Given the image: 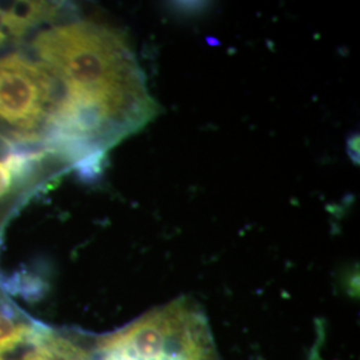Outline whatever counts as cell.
I'll use <instances>...</instances> for the list:
<instances>
[{
	"mask_svg": "<svg viewBox=\"0 0 360 360\" xmlns=\"http://www.w3.org/2000/svg\"><path fill=\"white\" fill-rule=\"evenodd\" d=\"M91 354L92 360H221L205 311L190 297L92 336Z\"/></svg>",
	"mask_w": 360,
	"mask_h": 360,
	"instance_id": "2",
	"label": "cell"
},
{
	"mask_svg": "<svg viewBox=\"0 0 360 360\" xmlns=\"http://www.w3.org/2000/svg\"><path fill=\"white\" fill-rule=\"evenodd\" d=\"M63 96L62 83L47 65L19 53L1 58L0 136L8 142L16 131L41 135L47 119Z\"/></svg>",
	"mask_w": 360,
	"mask_h": 360,
	"instance_id": "3",
	"label": "cell"
},
{
	"mask_svg": "<svg viewBox=\"0 0 360 360\" xmlns=\"http://www.w3.org/2000/svg\"><path fill=\"white\" fill-rule=\"evenodd\" d=\"M32 47L68 99L102 110L129 131L151 112L141 71L115 31L74 22L40 32Z\"/></svg>",
	"mask_w": 360,
	"mask_h": 360,
	"instance_id": "1",
	"label": "cell"
},
{
	"mask_svg": "<svg viewBox=\"0 0 360 360\" xmlns=\"http://www.w3.org/2000/svg\"><path fill=\"white\" fill-rule=\"evenodd\" d=\"M7 37H8V32H7V28H6L4 13H3V10L0 7V46L7 40Z\"/></svg>",
	"mask_w": 360,
	"mask_h": 360,
	"instance_id": "6",
	"label": "cell"
},
{
	"mask_svg": "<svg viewBox=\"0 0 360 360\" xmlns=\"http://www.w3.org/2000/svg\"><path fill=\"white\" fill-rule=\"evenodd\" d=\"M62 6L52 1H13L1 8L8 35L22 38L28 30L53 19Z\"/></svg>",
	"mask_w": 360,
	"mask_h": 360,
	"instance_id": "4",
	"label": "cell"
},
{
	"mask_svg": "<svg viewBox=\"0 0 360 360\" xmlns=\"http://www.w3.org/2000/svg\"><path fill=\"white\" fill-rule=\"evenodd\" d=\"M11 186H13V176H11L8 168L0 162V198L4 196L6 193H8V191L11 190Z\"/></svg>",
	"mask_w": 360,
	"mask_h": 360,
	"instance_id": "5",
	"label": "cell"
}]
</instances>
